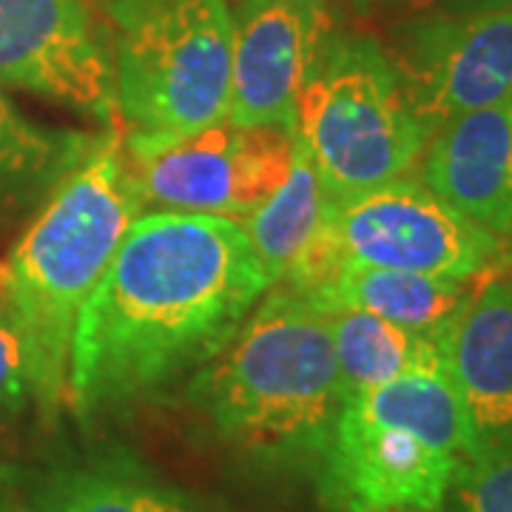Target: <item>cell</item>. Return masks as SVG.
<instances>
[{"mask_svg": "<svg viewBox=\"0 0 512 512\" xmlns=\"http://www.w3.org/2000/svg\"><path fill=\"white\" fill-rule=\"evenodd\" d=\"M97 134L46 128L23 117L0 86V220L43 202Z\"/></svg>", "mask_w": 512, "mask_h": 512, "instance_id": "17", "label": "cell"}, {"mask_svg": "<svg viewBox=\"0 0 512 512\" xmlns=\"http://www.w3.org/2000/svg\"><path fill=\"white\" fill-rule=\"evenodd\" d=\"M510 262H512V245H510Z\"/></svg>", "mask_w": 512, "mask_h": 512, "instance_id": "25", "label": "cell"}, {"mask_svg": "<svg viewBox=\"0 0 512 512\" xmlns=\"http://www.w3.org/2000/svg\"><path fill=\"white\" fill-rule=\"evenodd\" d=\"M322 234L342 262L410 274L478 279L501 259V239L493 231L410 177L328 200Z\"/></svg>", "mask_w": 512, "mask_h": 512, "instance_id": "7", "label": "cell"}, {"mask_svg": "<svg viewBox=\"0 0 512 512\" xmlns=\"http://www.w3.org/2000/svg\"><path fill=\"white\" fill-rule=\"evenodd\" d=\"M94 3H97V0H94Z\"/></svg>", "mask_w": 512, "mask_h": 512, "instance_id": "26", "label": "cell"}, {"mask_svg": "<svg viewBox=\"0 0 512 512\" xmlns=\"http://www.w3.org/2000/svg\"><path fill=\"white\" fill-rule=\"evenodd\" d=\"M268 288L239 220L183 211L134 217L77 316L66 399L89 413L197 370Z\"/></svg>", "mask_w": 512, "mask_h": 512, "instance_id": "1", "label": "cell"}, {"mask_svg": "<svg viewBox=\"0 0 512 512\" xmlns=\"http://www.w3.org/2000/svg\"><path fill=\"white\" fill-rule=\"evenodd\" d=\"M359 3H379V0H359Z\"/></svg>", "mask_w": 512, "mask_h": 512, "instance_id": "24", "label": "cell"}, {"mask_svg": "<svg viewBox=\"0 0 512 512\" xmlns=\"http://www.w3.org/2000/svg\"><path fill=\"white\" fill-rule=\"evenodd\" d=\"M481 282L484 276L447 279V276L410 274V271L345 262L325 285L302 296L322 313L356 308V311L376 313L404 328L439 336L467 308Z\"/></svg>", "mask_w": 512, "mask_h": 512, "instance_id": "14", "label": "cell"}, {"mask_svg": "<svg viewBox=\"0 0 512 512\" xmlns=\"http://www.w3.org/2000/svg\"><path fill=\"white\" fill-rule=\"evenodd\" d=\"M293 131L328 200L404 177L433 137L407 103L390 55L362 35L328 37L299 94Z\"/></svg>", "mask_w": 512, "mask_h": 512, "instance_id": "6", "label": "cell"}, {"mask_svg": "<svg viewBox=\"0 0 512 512\" xmlns=\"http://www.w3.org/2000/svg\"><path fill=\"white\" fill-rule=\"evenodd\" d=\"M29 399L32 376L23 336L9 313V305L0 302V413H18Z\"/></svg>", "mask_w": 512, "mask_h": 512, "instance_id": "20", "label": "cell"}, {"mask_svg": "<svg viewBox=\"0 0 512 512\" xmlns=\"http://www.w3.org/2000/svg\"><path fill=\"white\" fill-rule=\"evenodd\" d=\"M140 214L123 137L109 126L52 188L6 262V305L23 336L32 399L43 413H55L66 399L77 316Z\"/></svg>", "mask_w": 512, "mask_h": 512, "instance_id": "3", "label": "cell"}, {"mask_svg": "<svg viewBox=\"0 0 512 512\" xmlns=\"http://www.w3.org/2000/svg\"><path fill=\"white\" fill-rule=\"evenodd\" d=\"M111 29L117 131L146 157L228 117L234 18L225 0H97Z\"/></svg>", "mask_w": 512, "mask_h": 512, "instance_id": "5", "label": "cell"}, {"mask_svg": "<svg viewBox=\"0 0 512 512\" xmlns=\"http://www.w3.org/2000/svg\"><path fill=\"white\" fill-rule=\"evenodd\" d=\"M404 97L433 134L512 94V6L427 12L399 32L390 55Z\"/></svg>", "mask_w": 512, "mask_h": 512, "instance_id": "10", "label": "cell"}, {"mask_svg": "<svg viewBox=\"0 0 512 512\" xmlns=\"http://www.w3.org/2000/svg\"><path fill=\"white\" fill-rule=\"evenodd\" d=\"M296 131L220 120L146 157H128L143 208L245 220L288 180Z\"/></svg>", "mask_w": 512, "mask_h": 512, "instance_id": "8", "label": "cell"}, {"mask_svg": "<svg viewBox=\"0 0 512 512\" xmlns=\"http://www.w3.org/2000/svg\"><path fill=\"white\" fill-rule=\"evenodd\" d=\"M228 447L268 467H319L345 387L328 316L276 282L188 387Z\"/></svg>", "mask_w": 512, "mask_h": 512, "instance_id": "2", "label": "cell"}, {"mask_svg": "<svg viewBox=\"0 0 512 512\" xmlns=\"http://www.w3.org/2000/svg\"><path fill=\"white\" fill-rule=\"evenodd\" d=\"M0 302H6V262H0Z\"/></svg>", "mask_w": 512, "mask_h": 512, "instance_id": "23", "label": "cell"}, {"mask_svg": "<svg viewBox=\"0 0 512 512\" xmlns=\"http://www.w3.org/2000/svg\"><path fill=\"white\" fill-rule=\"evenodd\" d=\"M228 120L296 126L305 80L328 43L325 0H239Z\"/></svg>", "mask_w": 512, "mask_h": 512, "instance_id": "11", "label": "cell"}, {"mask_svg": "<svg viewBox=\"0 0 512 512\" xmlns=\"http://www.w3.org/2000/svg\"><path fill=\"white\" fill-rule=\"evenodd\" d=\"M0 86L117 126L111 40L92 0H0Z\"/></svg>", "mask_w": 512, "mask_h": 512, "instance_id": "9", "label": "cell"}, {"mask_svg": "<svg viewBox=\"0 0 512 512\" xmlns=\"http://www.w3.org/2000/svg\"><path fill=\"white\" fill-rule=\"evenodd\" d=\"M476 439L447 370H416L345 399L319 461L333 512H441Z\"/></svg>", "mask_w": 512, "mask_h": 512, "instance_id": "4", "label": "cell"}, {"mask_svg": "<svg viewBox=\"0 0 512 512\" xmlns=\"http://www.w3.org/2000/svg\"><path fill=\"white\" fill-rule=\"evenodd\" d=\"M441 512H512V450L467 461L453 478Z\"/></svg>", "mask_w": 512, "mask_h": 512, "instance_id": "19", "label": "cell"}, {"mask_svg": "<svg viewBox=\"0 0 512 512\" xmlns=\"http://www.w3.org/2000/svg\"><path fill=\"white\" fill-rule=\"evenodd\" d=\"M430 12H447V15H467V12H490V9H507L512 0H424Z\"/></svg>", "mask_w": 512, "mask_h": 512, "instance_id": "21", "label": "cell"}, {"mask_svg": "<svg viewBox=\"0 0 512 512\" xmlns=\"http://www.w3.org/2000/svg\"><path fill=\"white\" fill-rule=\"evenodd\" d=\"M325 208H328L325 185L316 174L308 148L296 137L288 180L279 185L254 214L242 220V228L251 239L271 285L288 274L296 256L316 237Z\"/></svg>", "mask_w": 512, "mask_h": 512, "instance_id": "18", "label": "cell"}, {"mask_svg": "<svg viewBox=\"0 0 512 512\" xmlns=\"http://www.w3.org/2000/svg\"><path fill=\"white\" fill-rule=\"evenodd\" d=\"M439 342L476 458L512 450V276L484 279Z\"/></svg>", "mask_w": 512, "mask_h": 512, "instance_id": "12", "label": "cell"}, {"mask_svg": "<svg viewBox=\"0 0 512 512\" xmlns=\"http://www.w3.org/2000/svg\"><path fill=\"white\" fill-rule=\"evenodd\" d=\"M345 399L416 370H447L439 336L356 308L325 313Z\"/></svg>", "mask_w": 512, "mask_h": 512, "instance_id": "16", "label": "cell"}, {"mask_svg": "<svg viewBox=\"0 0 512 512\" xmlns=\"http://www.w3.org/2000/svg\"><path fill=\"white\" fill-rule=\"evenodd\" d=\"M421 183L495 237L512 231V94L441 126L424 148Z\"/></svg>", "mask_w": 512, "mask_h": 512, "instance_id": "13", "label": "cell"}, {"mask_svg": "<svg viewBox=\"0 0 512 512\" xmlns=\"http://www.w3.org/2000/svg\"><path fill=\"white\" fill-rule=\"evenodd\" d=\"M32 512H211L143 467L123 458H94L43 478Z\"/></svg>", "mask_w": 512, "mask_h": 512, "instance_id": "15", "label": "cell"}, {"mask_svg": "<svg viewBox=\"0 0 512 512\" xmlns=\"http://www.w3.org/2000/svg\"><path fill=\"white\" fill-rule=\"evenodd\" d=\"M0 512H20L18 478L3 458H0Z\"/></svg>", "mask_w": 512, "mask_h": 512, "instance_id": "22", "label": "cell"}]
</instances>
